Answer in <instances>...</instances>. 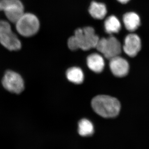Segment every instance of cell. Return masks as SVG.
<instances>
[{
    "label": "cell",
    "mask_w": 149,
    "mask_h": 149,
    "mask_svg": "<svg viewBox=\"0 0 149 149\" xmlns=\"http://www.w3.org/2000/svg\"><path fill=\"white\" fill-rule=\"evenodd\" d=\"M99 40L94 28L87 27L75 30L74 35L68 40V45L71 50L80 49L87 51L96 48Z\"/></svg>",
    "instance_id": "obj_1"
},
{
    "label": "cell",
    "mask_w": 149,
    "mask_h": 149,
    "mask_svg": "<svg viewBox=\"0 0 149 149\" xmlns=\"http://www.w3.org/2000/svg\"><path fill=\"white\" fill-rule=\"evenodd\" d=\"M91 105L97 114L105 118L117 116L121 107L117 99L105 95L96 96L92 100Z\"/></svg>",
    "instance_id": "obj_2"
},
{
    "label": "cell",
    "mask_w": 149,
    "mask_h": 149,
    "mask_svg": "<svg viewBox=\"0 0 149 149\" xmlns=\"http://www.w3.org/2000/svg\"><path fill=\"white\" fill-rule=\"evenodd\" d=\"M0 43L3 47L11 51L19 50L21 49V42L13 32L8 22L0 20Z\"/></svg>",
    "instance_id": "obj_3"
},
{
    "label": "cell",
    "mask_w": 149,
    "mask_h": 149,
    "mask_svg": "<svg viewBox=\"0 0 149 149\" xmlns=\"http://www.w3.org/2000/svg\"><path fill=\"white\" fill-rule=\"evenodd\" d=\"M17 31L22 36L30 37L36 34L40 28L37 17L30 13H24L15 23Z\"/></svg>",
    "instance_id": "obj_4"
},
{
    "label": "cell",
    "mask_w": 149,
    "mask_h": 149,
    "mask_svg": "<svg viewBox=\"0 0 149 149\" xmlns=\"http://www.w3.org/2000/svg\"><path fill=\"white\" fill-rule=\"evenodd\" d=\"M96 48L106 58L109 60L119 56L122 50L120 42L113 36L100 39Z\"/></svg>",
    "instance_id": "obj_5"
},
{
    "label": "cell",
    "mask_w": 149,
    "mask_h": 149,
    "mask_svg": "<svg viewBox=\"0 0 149 149\" xmlns=\"http://www.w3.org/2000/svg\"><path fill=\"white\" fill-rule=\"evenodd\" d=\"M0 11L9 21L15 23L24 13V7L20 0H0Z\"/></svg>",
    "instance_id": "obj_6"
},
{
    "label": "cell",
    "mask_w": 149,
    "mask_h": 149,
    "mask_svg": "<svg viewBox=\"0 0 149 149\" xmlns=\"http://www.w3.org/2000/svg\"><path fill=\"white\" fill-rule=\"evenodd\" d=\"M2 84L6 90L14 94H20L24 90L23 78L20 74L13 70H8L4 73Z\"/></svg>",
    "instance_id": "obj_7"
},
{
    "label": "cell",
    "mask_w": 149,
    "mask_h": 149,
    "mask_svg": "<svg viewBox=\"0 0 149 149\" xmlns=\"http://www.w3.org/2000/svg\"><path fill=\"white\" fill-rule=\"evenodd\" d=\"M141 49V41L140 37L134 33L126 36L123 49L127 55L131 57L136 56Z\"/></svg>",
    "instance_id": "obj_8"
},
{
    "label": "cell",
    "mask_w": 149,
    "mask_h": 149,
    "mask_svg": "<svg viewBox=\"0 0 149 149\" xmlns=\"http://www.w3.org/2000/svg\"><path fill=\"white\" fill-rule=\"evenodd\" d=\"M109 67L112 73L117 77H125L129 72L128 61L119 56L110 60Z\"/></svg>",
    "instance_id": "obj_9"
},
{
    "label": "cell",
    "mask_w": 149,
    "mask_h": 149,
    "mask_svg": "<svg viewBox=\"0 0 149 149\" xmlns=\"http://www.w3.org/2000/svg\"><path fill=\"white\" fill-rule=\"evenodd\" d=\"M123 20L125 28L130 32H133L137 30L141 24L140 17L136 13L133 12L125 14Z\"/></svg>",
    "instance_id": "obj_10"
},
{
    "label": "cell",
    "mask_w": 149,
    "mask_h": 149,
    "mask_svg": "<svg viewBox=\"0 0 149 149\" xmlns=\"http://www.w3.org/2000/svg\"><path fill=\"white\" fill-rule=\"evenodd\" d=\"M87 62L88 68L96 73L102 72L104 68L103 58L99 54H93L88 56Z\"/></svg>",
    "instance_id": "obj_11"
},
{
    "label": "cell",
    "mask_w": 149,
    "mask_h": 149,
    "mask_svg": "<svg viewBox=\"0 0 149 149\" xmlns=\"http://www.w3.org/2000/svg\"><path fill=\"white\" fill-rule=\"evenodd\" d=\"M106 32L109 35L118 33L121 29V25L116 17L111 15L107 18L104 23Z\"/></svg>",
    "instance_id": "obj_12"
},
{
    "label": "cell",
    "mask_w": 149,
    "mask_h": 149,
    "mask_svg": "<svg viewBox=\"0 0 149 149\" xmlns=\"http://www.w3.org/2000/svg\"><path fill=\"white\" fill-rule=\"evenodd\" d=\"M89 13L93 18L102 19L107 13L106 6L103 3L93 2L89 8Z\"/></svg>",
    "instance_id": "obj_13"
},
{
    "label": "cell",
    "mask_w": 149,
    "mask_h": 149,
    "mask_svg": "<svg viewBox=\"0 0 149 149\" xmlns=\"http://www.w3.org/2000/svg\"><path fill=\"white\" fill-rule=\"evenodd\" d=\"M66 76L70 82L76 84H81L84 80V75L83 71L78 67H74L68 70Z\"/></svg>",
    "instance_id": "obj_14"
},
{
    "label": "cell",
    "mask_w": 149,
    "mask_h": 149,
    "mask_svg": "<svg viewBox=\"0 0 149 149\" xmlns=\"http://www.w3.org/2000/svg\"><path fill=\"white\" fill-rule=\"evenodd\" d=\"M78 131L81 136H91L94 133V126L90 120L83 118L78 123Z\"/></svg>",
    "instance_id": "obj_15"
},
{
    "label": "cell",
    "mask_w": 149,
    "mask_h": 149,
    "mask_svg": "<svg viewBox=\"0 0 149 149\" xmlns=\"http://www.w3.org/2000/svg\"><path fill=\"white\" fill-rule=\"evenodd\" d=\"M119 3L122 4H126L128 3L130 0H117Z\"/></svg>",
    "instance_id": "obj_16"
}]
</instances>
